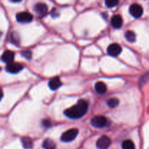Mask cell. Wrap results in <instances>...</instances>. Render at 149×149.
Listing matches in <instances>:
<instances>
[{
	"label": "cell",
	"instance_id": "1",
	"mask_svg": "<svg viewBox=\"0 0 149 149\" xmlns=\"http://www.w3.org/2000/svg\"><path fill=\"white\" fill-rule=\"evenodd\" d=\"M87 110H88L87 102L84 100H80L74 106L67 109L64 111V114L70 119H79L87 113Z\"/></svg>",
	"mask_w": 149,
	"mask_h": 149
},
{
	"label": "cell",
	"instance_id": "2",
	"mask_svg": "<svg viewBox=\"0 0 149 149\" xmlns=\"http://www.w3.org/2000/svg\"><path fill=\"white\" fill-rule=\"evenodd\" d=\"M79 130L76 128H73V129L68 130L66 132L63 133L62 136H61V141L63 142H71L73 141L77 136L78 135Z\"/></svg>",
	"mask_w": 149,
	"mask_h": 149
},
{
	"label": "cell",
	"instance_id": "3",
	"mask_svg": "<svg viewBox=\"0 0 149 149\" xmlns=\"http://www.w3.org/2000/svg\"><path fill=\"white\" fill-rule=\"evenodd\" d=\"M108 121L105 116H97L92 119L91 124L93 127L96 128H103L107 125Z\"/></svg>",
	"mask_w": 149,
	"mask_h": 149
},
{
	"label": "cell",
	"instance_id": "4",
	"mask_svg": "<svg viewBox=\"0 0 149 149\" xmlns=\"http://www.w3.org/2000/svg\"><path fill=\"white\" fill-rule=\"evenodd\" d=\"M16 20L21 23H30L33 20V15L28 12H21L16 15Z\"/></svg>",
	"mask_w": 149,
	"mask_h": 149
},
{
	"label": "cell",
	"instance_id": "5",
	"mask_svg": "<svg viewBox=\"0 0 149 149\" xmlns=\"http://www.w3.org/2000/svg\"><path fill=\"white\" fill-rule=\"evenodd\" d=\"M130 13L135 18H139L143 13V9L140 4H133L130 7Z\"/></svg>",
	"mask_w": 149,
	"mask_h": 149
},
{
	"label": "cell",
	"instance_id": "6",
	"mask_svg": "<svg viewBox=\"0 0 149 149\" xmlns=\"http://www.w3.org/2000/svg\"><path fill=\"white\" fill-rule=\"evenodd\" d=\"M122 49L120 45L116 43L110 45L107 49L108 54L112 57H116L119 55L122 52Z\"/></svg>",
	"mask_w": 149,
	"mask_h": 149
},
{
	"label": "cell",
	"instance_id": "7",
	"mask_svg": "<svg viewBox=\"0 0 149 149\" xmlns=\"http://www.w3.org/2000/svg\"><path fill=\"white\" fill-rule=\"evenodd\" d=\"M111 139L106 135L100 137L97 141V147L100 149H107L111 145Z\"/></svg>",
	"mask_w": 149,
	"mask_h": 149
},
{
	"label": "cell",
	"instance_id": "8",
	"mask_svg": "<svg viewBox=\"0 0 149 149\" xmlns=\"http://www.w3.org/2000/svg\"><path fill=\"white\" fill-rule=\"evenodd\" d=\"M23 69V65L18 63H11L7 64L6 66V70L10 74H17L20 72Z\"/></svg>",
	"mask_w": 149,
	"mask_h": 149
},
{
	"label": "cell",
	"instance_id": "9",
	"mask_svg": "<svg viewBox=\"0 0 149 149\" xmlns=\"http://www.w3.org/2000/svg\"><path fill=\"white\" fill-rule=\"evenodd\" d=\"M34 11L41 17H43L47 13V6L44 3H38L33 7Z\"/></svg>",
	"mask_w": 149,
	"mask_h": 149
},
{
	"label": "cell",
	"instance_id": "10",
	"mask_svg": "<svg viewBox=\"0 0 149 149\" xmlns=\"http://www.w3.org/2000/svg\"><path fill=\"white\" fill-rule=\"evenodd\" d=\"M15 58V53L13 51L7 50L3 53L2 56H1V60L3 62L6 63L7 64L11 63L13 62Z\"/></svg>",
	"mask_w": 149,
	"mask_h": 149
},
{
	"label": "cell",
	"instance_id": "11",
	"mask_svg": "<svg viewBox=\"0 0 149 149\" xmlns=\"http://www.w3.org/2000/svg\"><path fill=\"white\" fill-rule=\"evenodd\" d=\"M111 23V26L115 29H120L123 24V20L119 15H116L112 17Z\"/></svg>",
	"mask_w": 149,
	"mask_h": 149
},
{
	"label": "cell",
	"instance_id": "12",
	"mask_svg": "<svg viewBox=\"0 0 149 149\" xmlns=\"http://www.w3.org/2000/svg\"><path fill=\"white\" fill-rule=\"evenodd\" d=\"M61 84H62V82L58 77H54L51 79L49 81V87L52 90H58V88H60Z\"/></svg>",
	"mask_w": 149,
	"mask_h": 149
},
{
	"label": "cell",
	"instance_id": "13",
	"mask_svg": "<svg viewBox=\"0 0 149 149\" xmlns=\"http://www.w3.org/2000/svg\"><path fill=\"white\" fill-rule=\"evenodd\" d=\"M95 90L99 94H104L106 90H107V87H106L105 83L102 82V81H99V82L96 83Z\"/></svg>",
	"mask_w": 149,
	"mask_h": 149
},
{
	"label": "cell",
	"instance_id": "14",
	"mask_svg": "<svg viewBox=\"0 0 149 149\" xmlns=\"http://www.w3.org/2000/svg\"><path fill=\"white\" fill-rule=\"evenodd\" d=\"M21 141L23 146L26 149H30L32 148V147H33V141L30 138L24 137V138H22Z\"/></svg>",
	"mask_w": 149,
	"mask_h": 149
},
{
	"label": "cell",
	"instance_id": "15",
	"mask_svg": "<svg viewBox=\"0 0 149 149\" xmlns=\"http://www.w3.org/2000/svg\"><path fill=\"white\" fill-rule=\"evenodd\" d=\"M42 146L45 149H55L56 146L53 141H52L51 139H46L44 141Z\"/></svg>",
	"mask_w": 149,
	"mask_h": 149
},
{
	"label": "cell",
	"instance_id": "16",
	"mask_svg": "<svg viewBox=\"0 0 149 149\" xmlns=\"http://www.w3.org/2000/svg\"><path fill=\"white\" fill-rule=\"evenodd\" d=\"M122 149H135V146L134 143L130 140H127L122 143Z\"/></svg>",
	"mask_w": 149,
	"mask_h": 149
},
{
	"label": "cell",
	"instance_id": "17",
	"mask_svg": "<svg viewBox=\"0 0 149 149\" xmlns=\"http://www.w3.org/2000/svg\"><path fill=\"white\" fill-rule=\"evenodd\" d=\"M125 37L127 40L130 42H134L136 39V35L132 31H128L125 33Z\"/></svg>",
	"mask_w": 149,
	"mask_h": 149
},
{
	"label": "cell",
	"instance_id": "18",
	"mask_svg": "<svg viewBox=\"0 0 149 149\" xmlns=\"http://www.w3.org/2000/svg\"><path fill=\"white\" fill-rule=\"evenodd\" d=\"M119 103V100L116 97H113V98H110L107 101V104L109 107L111 108V109H114V108L117 107Z\"/></svg>",
	"mask_w": 149,
	"mask_h": 149
},
{
	"label": "cell",
	"instance_id": "19",
	"mask_svg": "<svg viewBox=\"0 0 149 149\" xmlns=\"http://www.w3.org/2000/svg\"><path fill=\"white\" fill-rule=\"evenodd\" d=\"M119 0H105L106 5L109 8H112L119 4Z\"/></svg>",
	"mask_w": 149,
	"mask_h": 149
},
{
	"label": "cell",
	"instance_id": "20",
	"mask_svg": "<svg viewBox=\"0 0 149 149\" xmlns=\"http://www.w3.org/2000/svg\"><path fill=\"white\" fill-rule=\"evenodd\" d=\"M21 55L22 56H23L25 58H26L28 60L31 59L32 57V53L31 51H24V52H22Z\"/></svg>",
	"mask_w": 149,
	"mask_h": 149
},
{
	"label": "cell",
	"instance_id": "21",
	"mask_svg": "<svg viewBox=\"0 0 149 149\" xmlns=\"http://www.w3.org/2000/svg\"><path fill=\"white\" fill-rule=\"evenodd\" d=\"M11 36H12V39H11L12 42H13V44H15V45H18L19 40L17 39V38H15L14 37V34H13V33L11 35Z\"/></svg>",
	"mask_w": 149,
	"mask_h": 149
},
{
	"label": "cell",
	"instance_id": "22",
	"mask_svg": "<svg viewBox=\"0 0 149 149\" xmlns=\"http://www.w3.org/2000/svg\"><path fill=\"white\" fill-rule=\"evenodd\" d=\"M43 125L45 127H49L51 125V122L49 120H47V119H45V120L43 121Z\"/></svg>",
	"mask_w": 149,
	"mask_h": 149
},
{
	"label": "cell",
	"instance_id": "23",
	"mask_svg": "<svg viewBox=\"0 0 149 149\" xmlns=\"http://www.w3.org/2000/svg\"><path fill=\"white\" fill-rule=\"evenodd\" d=\"M13 2H19V1H21L22 0H10Z\"/></svg>",
	"mask_w": 149,
	"mask_h": 149
}]
</instances>
